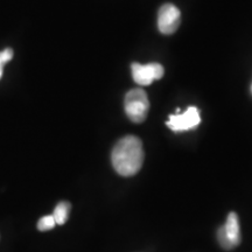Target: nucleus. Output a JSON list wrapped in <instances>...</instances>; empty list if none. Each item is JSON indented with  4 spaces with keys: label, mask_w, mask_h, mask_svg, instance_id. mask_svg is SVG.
I'll return each instance as SVG.
<instances>
[{
    "label": "nucleus",
    "mask_w": 252,
    "mask_h": 252,
    "mask_svg": "<svg viewBox=\"0 0 252 252\" xmlns=\"http://www.w3.org/2000/svg\"><path fill=\"white\" fill-rule=\"evenodd\" d=\"M113 168L122 176H132L140 171L144 162L143 143L138 137L127 135L116 144L111 153Z\"/></svg>",
    "instance_id": "obj_1"
},
{
    "label": "nucleus",
    "mask_w": 252,
    "mask_h": 252,
    "mask_svg": "<svg viewBox=\"0 0 252 252\" xmlns=\"http://www.w3.org/2000/svg\"><path fill=\"white\" fill-rule=\"evenodd\" d=\"M70 209L71 204L69 202H65V201H62V202H60L58 206L55 207L54 213H53V217H54L56 224L62 225L67 222Z\"/></svg>",
    "instance_id": "obj_7"
},
{
    "label": "nucleus",
    "mask_w": 252,
    "mask_h": 252,
    "mask_svg": "<svg viewBox=\"0 0 252 252\" xmlns=\"http://www.w3.org/2000/svg\"><path fill=\"white\" fill-rule=\"evenodd\" d=\"M217 239L224 250H232L241 243V225L236 213H230L225 224L217 231Z\"/></svg>",
    "instance_id": "obj_3"
},
{
    "label": "nucleus",
    "mask_w": 252,
    "mask_h": 252,
    "mask_svg": "<svg viewBox=\"0 0 252 252\" xmlns=\"http://www.w3.org/2000/svg\"><path fill=\"white\" fill-rule=\"evenodd\" d=\"M125 112L131 122L143 123L150 110V100L143 89H132L125 96Z\"/></svg>",
    "instance_id": "obj_2"
},
{
    "label": "nucleus",
    "mask_w": 252,
    "mask_h": 252,
    "mask_svg": "<svg viewBox=\"0 0 252 252\" xmlns=\"http://www.w3.org/2000/svg\"><path fill=\"white\" fill-rule=\"evenodd\" d=\"M251 93H252V86H251Z\"/></svg>",
    "instance_id": "obj_11"
},
{
    "label": "nucleus",
    "mask_w": 252,
    "mask_h": 252,
    "mask_svg": "<svg viewBox=\"0 0 252 252\" xmlns=\"http://www.w3.org/2000/svg\"><path fill=\"white\" fill-rule=\"evenodd\" d=\"M181 13L173 4L162 5L158 13V28L165 35H171L178 30L181 21Z\"/></svg>",
    "instance_id": "obj_6"
},
{
    "label": "nucleus",
    "mask_w": 252,
    "mask_h": 252,
    "mask_svg": "<svg viewBox=\"0 0 252 252\" xmlns=\"http://www.w3.org/2000/svg\"><path fill=\"white\" fill-rule=\"evenodd\" d=\"M132 77L134 82L139 86H150L157 80H160L163 76V67L160 63H132Z\"/></svg>",
    "instance_id": "obj_5"
},
{
    "label": "nucleus",
    "mask_w": 252,
    "mask_h": 252,
    "mask_svg": "<svg viewBox=\"0 0 252 252\" xmlns=\"http://www.w3.org/2000/svg\"><path fill=\"white\" fill-rule=\"evenodd\" d=\"M56 225V222L54 220L53 215H47L43 216L42 219H40L39 222H37V229L40 231H48V230H52Z\"/></svg>",
    "instance_id": "obj_8"
},
{
    "label": "nucleus",
    "mask_w": 252,
    "mask_h": 252,
    "mask_svg": "<svg viewBox=\"0 0 252 252\" xmlns=\"http://www.w3.org/2000/svg\"><path fill=\"white\" fill-rule=\"evenodd\" d=\"M13 55H14V52L12 48H5L4 50H1V52H0V63L6 64V63L9 62L12 59H13Z\"/></svg>",
    "instance_id": "obj_9"
},
{
    "label": "nucleus",
    "mask_w": 252,
    "mask_h": 252,
    "mask_svg": "<svg viewBox=\"0 0 252 252\" xmlns=\"http://www.w3.org/2000/svg\"><path fill=\"white\" fill-rule=\"evenodd\" d=\"M180 110H178V112ZM201 117H200V110L195 106H189L185 112L176 113V115L169 116L168 121L166 122V125L173 132H185L193 130L196 126L200 125Z\"/></svg>",
    "instance_id": "obj_4"
},
{
    "label": "nucleus",
    "mask_w": 252,
    "mask_h": 252,
    "mask_svg": "<svg viewBox=\"0 0 252 252\" xmlns=\"http://www.w3.org/2000/svg\"><path fill=\"white\" fill-rule=\"evenodd\" d=\"M4 67H5V64H2V63H0V80H1L2 74H4Z\"/></svg>",
    "instance_id": "obj_10"
}]
</instances>
